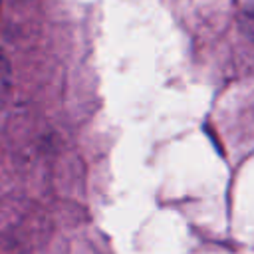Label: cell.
<instances>
[{
	"label": "cell",
	"instance_id": "1",
	"mask_svg": "<svg viewBox=\"0 0 254 254\" xmlns=\"http://www.w3.org/2000/svg\"><path fill=\"white\" fill-rule=\"evenodd\" d=\"M248 20H250V22H252V24H254V10H252V12H250V14H248Z\"/></svg>",
	"mask_w": 254,
	"mask_h": 254
}]
</instances>
